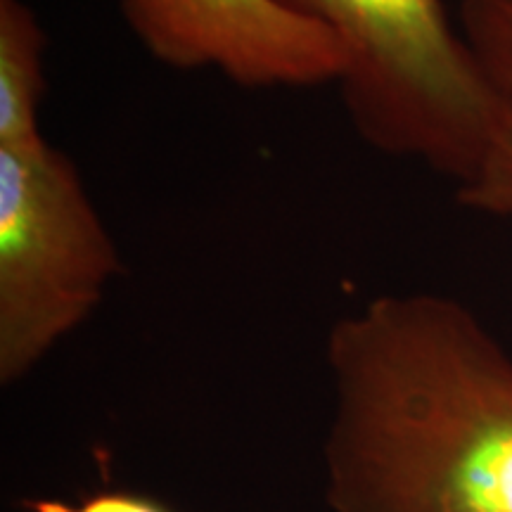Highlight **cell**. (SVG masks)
Returning a JSON list of instances; mask_svg holds the SVG:
<instances>
[{
	"mask_svg": "<svg viewBox=\"0 0 512 512\" xmlns=\"http://www.w3.org/2000/svg\"><path fill=\"white\" fill-rule=\"evenodd\" d=\"M335 512H512V358L456 299L384 294L337 320Z\"/></svg>",
	"mask_w": 512,
	"mask_h": 512,
	"instance_id": "obj_1",
	"label": "cell"
},
{
	"mask_svg": "<svg viewBox=\"0 0 512 512\" xmlns=\"http://www.w3.org/2000/svg\"><path fill=\"white\" fill-rule=\"evenodd\" d=\"M335 31L349 55L337 83L363 143L418 159L463 185L501 121L486 79L441 0H280Z\"/></svg>",
	"mask_w": 512,
	"mask_h": 512,
	"instance_id": "obj_2",
	"label": "cell"
},
{
	"mask_svg": "<svg viewBox=\"0 0 512 512\" xmlns=\"http://www.w3.org/2000/svg\"><path fill=\"white\" fill-rule=\"evenodd\" d=\"M121 15L155 60L214 69L242 88H316L349 67L328 24L280 0H119Z\"/></svg>",
	"mask_w": 512,
	"mask_h": 512,
	"instance_id": "obj_4",
	"label": "cell"
},
{
	"mask_svg": "<svg viewBox=\"0 0 512 512\" xmlns=\"http://www.w3.org/2000/svg\"><path fill=\"white\" fill-rule=\"evenodd\" d=\"M124 271L72 159L48 140L0 147V380L17 382Z\"/></svg>",
	"mask_w": 512,
	"mask_h": 512,
	"instance_id": "obj_3",
	"label": "cell"
},
{
	"mask_svg": "<svg viewBox=\"0 0 512 512\" xmlns=\"http://www.w3.org/2000/svg\"><path fill=\"white\" fill-rule=\"evenodd\" d=\"M458 19L486 79L512 98V0H463Z\"/></svg>",
	"mask_w": 512,
	"mask_h": 512,
	"instance_id": "obj_6",
	"label": "cell"
},
{
	"mask_svg": "<svg viewBox=\"0 0 512 512\" xmlns=\"http://www.w3.org/2000/svg\"><path fill=\"white\" fill-rule=\"evenodd\" d=\"M34 512H164L155 503L145 501V498L128 496V494H100L88 498L81 505H62L53 501H41L29 505Z\"/></svg>",
	"mask_w": 512,
	"mask_h": 512,
	"instance_id": "obj_8",
	"label": "cell"
},
{
	"mask_svg": "<svg viewBox=\"0 0 512 512\" xmlns=\"http://www.w3.org/2000/svg\"><path fill=\"white\" fill-rule=\"evenodd\" d=\"M458 200L467 209L512 219V98L505 107L494 138L486 147L477 171L458 185Z\"/></svg>",
	"mask_w": 512,
	"mask_h": 512,
	"instance_id": "obj_7",
	"label": "cell"
},
{
	"mask_svg": "<svg viewBox=\"0 0 512 512\" xmlns=\"http://www.w3.org/2000/svg\"><path fill=\"white\" fill-rule=\"evenodd\" d=\"M48 38L24 0H0V147L41 143Z\"/></svg>",
	"mask_w": 512,
	"mask_h": 512,
	"instance_id": "obj_5",
	"label": "cell"
}]
</instances>
